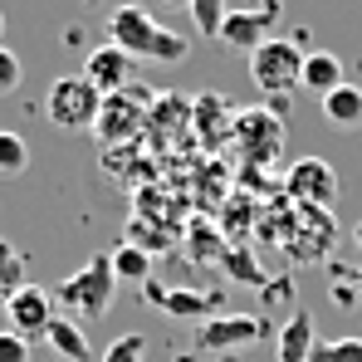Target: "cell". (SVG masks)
Instances as JSON below:
<instances>
[{
	"instance_id": "6da1fadb",
	"label": "cell",
	"mask_w": 362,
	"mask_h": 362,
	"mask_svg": "<svg viewBox=\"0 0 362 362\" xmlns=\"http://www.w3.org/2000/svg\"><path fill=\"white\" fill-rule=\"evenodd\" d=\"M113 299H118L113 264H108V255H93L83 269H74V274L59 284L54 308H64L74 323H83V318H103V313L113 308Z\"/></svg>"
},
{
	"instance_id": "7a4b0ae2",
	"label": "cell",
	"mask_w": 362,
	"mask_h": 362,
	"mask_svg": "<svg viewBox=\"0 0 362 362\" xmlns=\"http://www.w3.org/2000/svg\"><path fill=\"white\" fill-rule=\"evenodd\" d=\"M98 103H103V93L83 74H64L45 93V118L54 122L59 132H88L93 118H98Z\"/></svg>"
},
{
	"instance_id": "3957f363",
	"label": "cell",
	"mask_w": 362,
	"mask_h": 362,
	"mask_svg": "<svg viewBox=\"0 0 362 362\" xmlns=\"http://www.w3.org/2000/svg\"><path fill=\"white\" fill-rule=\"evenodd\" d=\"M147 108H152V93L147 88H137V83H127L118 93H103V103H98V118H93V137H98V147H118L127 137H137L142 132V122H147Z\"/></svg>"
},
{
	"instance_id": "277c9868",
	"label": "cell",
	"mask_w": 362,
	"mask_h": 362,
	"mask_svg": "<svg viewBox=\"0 0 362 362\" xmlns=\"http://www.w3.org/2000/svg\"><path fill=\"white\" fill-rule=\"evenodd\" d=\"M299 74H303V54L294 40H264L250 54V78L259 83V93H269L274 103L299 93Z\"/></svg>"
},
{
	"instance_id": "5b68a950",
	"label": "cell",
	"mask_w": 362,
	"mask_h": 362,
	"mask_svg": "<svg viewBox=\"0 0 362 362\" xmlns=\"http://www.w3.org/2000/svg\"><path fill=\"white\" fill-rule=\"evenodd\" d=\"M264 333H269L264 313H216V318L196 323V348L201 353H235V348L264 338Z\"/></svg>"
},
{
	"instance_id": "8992f818",
	"label": "cell",
	"mask_w": 362,
	"mask_h": 362,
	"mask_svg": "<svg viewBox=\"0 0 362 362\" xmlns=\"http://www.w3.org/2000/svg\"><path fill=\"white\" fill-rule=\"evenodd\" d=\"M54 318H59L54 294H49V289H40V284H20L15 294H5V323H10V333H20L25 343L45 338Z\"/></svg>"
},
{
	"instance_id": "52a82bcc",
	"label": "cell",
	"mask_w": 362,
	"mask_h": 362,
	"mask_svg": "<svg viewBox=\"0 0 362 362\" xmlns=\"http://www.w3.org/2000/svg\"><path fill=\"white\" fill-rule=\"evenodd\" d=\"M284 191H289V201H299L308 211H328L338 201V177L323 157H299L284 177Z\"/></svg>"
},
{
	"instance_id": "ba28073f",
	"label": "cell",
	"mask_w": 362,
	"mask_h": 362,
	"mask_svg": "<svg viewBox=\"0 0 362 362\" xmlns=\"http://www.w3.org/2000/svg\"><path fill=\"white\" fill-rule=\"evenodd\" d=\"M157 20H152V10H142V5H118L113 15H108V45H118L122 54H132V59H147L152 54V40H157Z\"/></svg>"
},
{
	"instance_id": "9c48e42d",
	"label": "cell",
	"mask_w": 362,
	"mask_h": 362,
	"mask_svg": "<svg viewBox=\"0 0 362 362\" xmlns=\"http://www.w3.org/2000/svg\"><path fill=\"white\" fill-rule=\"evenodd\" d=\"M132 74H137V59L122 54L118 45H98V49H88V59H83V78H88L98 93H118V88H127Z\"/></svg>"
},
{
	"instance_id": "30bf717a",
	"label": "cell",
	"mask_w": 362,
	"mask_h": 362,
	"mask_svg": "<svg viewBox=\"0 0 362 362\" xmlns=\"http://www.w3.org/2000/svg\"><path fill=\"white\" fill-rule=\"evenodd\" d=\"M235 142H240L250 157H255V147H259V157L269 162V157H279L284 127H279V118H274L269 108H245V113H235Z\"/></svg>"
},
{
	"instance_id": "8fae6325",
	"label": "cell",
	"mask_w": 362,
	"mask_h": 362,
	"mask_svg": "<svg viewBox=\"0 0 362 362\" xmlns=\"http://www.w3.org/2000/svg\"><path fill=\"white\" fill-rule=\"evenodd\" d=\"M142 294L157 303L162 313H172V318H196V323H206V318H216L221 313V294H191V289H162L157 279H147L142 284Z\"/></svg>"
},
{
	"instance_id": "7c38bea8",
	"label": "cell",
	"mask_w": 362,
	"mask_h": 362,
	"mask_svg": "<svg viewBox=\"0 0 362 362\" xmlns=\"http://www.w3.org/2000/svg\"><path fill=\"white\" fill-rule=\"evenodd\" d=\"M269 40V10H226V25H221V45L226 49H240V54H255L259 45Z\"/></svg>"
},
{
	"instance_id": "4fadbf2b",
	"label": "cell",
	"mask_w": 362,
	"mask_h": 362,
	"mask_svg": "<svg viewBox=\"0 0 362 362\" xmlns=\"http://www.w3.org/2000/svg\"><path fill=\"white\" fill-rule=\"evenodd\" d=\"M313 348H318V333H313V313L308 308H294L279 328V348H274V362H313Z\"/></svg>"
},
{
	"instance_id": "5bb4252c",
	"label": "cell",
	"mask_w": 362,
	"mask_h": 362,
	"mask_svg": "<svg viewBox=\"0 0 362 362\" xmlns=\"http://www.w3.org/2000/svg\"><path fill=\"white\" fill-rule=\"evenodd\" d=\"M191 118L201 122V142H206V147H216V142L235 137V108H230L226 98H216V93L196 98V103H191Z\"/></svg>"
},
{
	"instance_id": "9a60e30c",
	"label": "cell",
	"mask_w": 362,
	"mask_h": 362,
	"mask_svg": "<svg viewBox=\"0 0 362 362\" xmlns=\"http://www.w3.org/2000/svg\"><path fill=\"white\" fill-rule=\"evenodd\" d=\"M323 103V122L333 127V132H358L362 127V88L358 83H338L328 98H318Z\"/></svg>"
},
{
	"instance_id": "2e32d148",
	"label": "cell",
	"mask_w": 362,
	"mask_h": 362,
	"mask_svg": "<svg viewBox=\"0 0 362 362\" xmlns=\"http://www.w3.org/2000/svg\"><path fill=\"white\" fill-rule=\"evenodd\" d=\"M338 83H348V78H343V59H338V54H328V49L303 54V74H299V88H303V93L328 98Z\"/></svg>"
},
{
	"instance_id": "e0dca14e",
	"label": "cell",
	"mask_w": 362,
	"mask_h": 362,
	"mask_svg": "<svg viewBox=\"0 0 362 362\" xmlns=\"http://www.w3.org/2000/svg\"><path fill=\"white\" fill-rule=\"evenodd\" d=\"M45 343L54 348L59 362H93V348H88V338H83V323H74L69 313H59V318L49 323Z\"/></svg>"
},
{
	"instance_id": "ac0fdd59",
	"label": "cell",
	"mask_w": 362,
	"mask_h": 362,
	"mask_svg": "<svg viewBox=\"0 0 362 362\" xmlns=\"http://www.w3.org/2000/svg\"><path fill=\"white\" fill-rule=\"evenodd\" d=\"M108 264H113V279H118V284H137V289H142V284L152 279V255H147L142 245H132V240L118 245V250L108 255Z\"/></svg>"
},
{
	"instance_id": "d6986e66",
	"label": "cell",
	"mask_w": 362,
	"mask_h": 362,
	"mask_svg": "<svg viewBox=\"0 0 362 362\" xmlns=\"http://www.w3.org/2000/svg\"><path fill=\"white\" fill-rule=\"evenodd\" d=\"M25 172H30V142L0 127V177H25Z\"/></svg>"
},
{
	"instance_id": "ffe728a7",
	"label": "cell",
	"mask_w": 362,
	"mask_h": 362,
	"mask_svg": "<svg viewBox=\"0 0 362 362\" xmlns=\"http://www.w3.org/2000/svg\"><path fill=\"white\" fill-rule=\"evenodd\" d=\"M186 10H191V20H196V35L221 40V25H226V0H191Z\"/></svg>"
},
{
	"instance_id": "44dd1931",
	"label": "cell",
	"mask_w": 362,
	"mask_h": 362,
	"mask_svg": "<svg viewBox=\"0 0 362 362\" xmlns=\"http://www.w3.org/2000/svg\"><path fill=\"white\" fill-rule=\"evenodd\" d=\"M20 284H25V259H20V250H15V245L0 235V299H5V294H15Z\"/></svg>"
},
{
	"instance_id": "7402d4cb",
	"label": "cell",
	"mask_w": 362,
	"mask_h": 362,
	"mask_svg": "<svg viewBox=\"0 0 362 362\" xmlns=\"http://www.w3.org/2000/svg\"><path fill=\"white\" fill-rule=\"evenodd\" d=\"M186 49H191V40L186 35H172V30H157V40H152V64H181L186 59Z\"/></svg>"
},
{
	"instance_id": "603a6c76",
	"label": "cell",
	"mask_w": 362,
	"mask_h": 362,
	"mask_svg": "<svg viewBox=\"0 0 362 362\" xmlns=\"http://www.w3.org/2000/svg\"><path fill=\"white\" fill-rule=\"evenodd\" d=\"M103 362H147V338L142 333H122L103 348Z\"/></svg>"
},
{
	"instance_id": "cb8c5ba5",
	"label": "cell",
	"mask_w": 362,
	"mask_h": 362,
	"mask_svg": "<svg viewBox=\"0 0 362 362\" xmlns=\"http://www.w3.org/2000/svg\"><path fill=\"white\" fill-rule=\"evenodd\" d=\"M313 362H362V338H333V343H318Z\"/></svg>"
},
{
	"instance_id": "d4e9b609",
	"label": "cell",
	"mask_w": 362,
	"mask_h": 362,
	"mask_svg": "<svg viewBox=\"0 0 362 362\" xmlns=\"http://www.w3.org/2000/svg\"><path fill=\"white\" fill-rule=\"evenodd\" d=\"M20 78H25V64H20V54L0 45V98H10V93L20 88Z\"/></svg>"
},
{
	"instance_id": "484cf974",
	"label": "cell",
	"mask_w": 362,
	"mask_h": 362,
	"mask_svg": "<svg viewBox=\"0 0 362 362\" xmlns=\"http://www.w3.org/2000/svg\"><path fill=\"white\" fill-rule=\"evenodd\" d=\"M328 299L353 308L358 303V284H353V269H333V284H328Z\"/></svg>"
},
{
	"instance_id": "4316f807",
	"label": "cell",
	"mask_w": 362,
	"mask_h": 362,
	"mask_svg": "<svg viewBox=\"0 0 362 362\" xmlns=\"http://www.w3.org/2000/svg\"><path fill=\"white\" fill-rule=\"evenodd\" d=\"M0 362H30V343L20 338V333H0Z\"/></svg>"
},
{
	"instance_id": "83f0119b",
	"label": "cell",
	"mask_w": 362,
	"mask_h": 362,
	"mask_svg": "<svg viewBox=\"0 0 362 362\" xmlns=\"http://www.w3.org/2000/svg\"><path fill=\"white\" fill-rule=\"evenodd\" d=\"M191 240H196V245H191V255H196L201 264H206V259H221V255H226V250H216V245H211L216 235H211L206 226H196V230H191Z\"/></svg>"
},
{
	"instance_id": "f1b7e54d",
	"label": "cell",
	"mask_w": 362,
	"mask_h": 362,
	"mask_svg": "<svg viewBox=\"0 0 362 362\" xmlns=\"http://www.w3.org/2000/svg\"><path fill=\"white\" fill-rule=\"evenodd\" d=\"M353 245H358V255H362V221H358V230H353Z\"/></svg>"
},
{
	"instance_id": "f546056e",
	"label": "cell",
	"mask_w": 362,
	"mask_h": 362,
	"mask_svg": "<svg viewBox=\"0 0 362 362\" xmlns=\"http://www.w3.org/2000/svg\"><path fill=\"white\" fill-rule=\"evenodd\" d=\"M353 284H358V299H362V269H353Z\"/></svg>"
},
{
	"instance_id": "4dcf8cb0",
	"label": "cell",
	"mask_w": 362,
	"mask_h": 362,
	"mask_svg": "<svg viewBox=\"0 0 362 362\" xmlns=\"http://www.w3.org/2000/svg\"><path fill=\"white\" fill-rule=\"evenodd\" d=\"M157 5H191V0H157Z\"/></svg>"
},
{
	"instance_id": "1f68e13d",
	"label": "cell",
	"mask_w": 362,
	"mask_h": 362,
	"mask_svg": "<svg viewBox=\"0 0 362 362\" xmlns=\"http://www.w3.org/2000/svg\"><path fill=\"white\" fill-rule=\"evenodd\" d=\"M0 40H5V10H0Z\"/></svg>"
},
{
	"instance_id": "d6a6232c",
	"label": "cell",
	"mask_w": 362,
	"mask_h": 362,
	"mask_svg": "<svg viewBox=\"0 0 362 362\" xmlns=\"http://www.w3.org/2000/svg\"><path fill=\"white\" fill-rule=\"evenodd\" d=\"M0 318H5V299H0Z\"/></svg>"
},
{
	"instance_id": "836d02e7",
	"label": "cell",
	"mask_w": 362,
	"mask_h": 362,
	"mask_svg": "<svg viewBox=\"0 0 362 362\" xmlns=\"http://www.w3.org/2000/svg\"><path fill=\"white\" fill-rule=\"evenodd\" d=\"M83 5H98V0H83Z\"/></svg>"
}]
</instances>
